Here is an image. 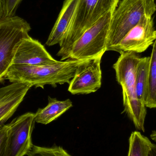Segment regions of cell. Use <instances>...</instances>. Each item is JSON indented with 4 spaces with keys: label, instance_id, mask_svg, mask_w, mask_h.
<instances>
[{
    "label": "cell",
    "instance_id": "1",
    "mask_svg": "<svg viewBox=\"0 0 156 156\" xmlns=\"http://www.w3.org/2000/svg\"><path fill=\"white\" fill-rule=\"evenodd\" d=\"M82 61L69 59L40 66L12 64L5 80L12 83H29L36 88L44 89L48 84L56 87L58 84L70 83L77 68Z\"/></svg>",
    "mask_w": 156,
    "mask_h": 156
},
{
    "label": "cell",
    "instance_id": "2",
    "mask_svg": "<svg viewBox=\"0 0 156 156\" xmlns=\"http://www.w3.org/2000/svg\"><path fill=\"white\" fill-rule=\"evenodd\" d=\"M140 58L136 53H122L113 65V68L116 80L122 90L124 112L136 129L145 132L146 106L137 98L135 82L136 70Z\"/></svg>",
    "mask_w": 156,
    "mask_h": 156
},
{
    "label": "cell",
    "instance_id": "3",
    "mask_svg": "<svg viewBox=\"0 0 156 156\" xmlns=\"http://www.w3.org/2000/svg\"><path fill=\"white\" fill-rule=\"evenodd\" d=\"M120 0H80L71 25L57 54L68 59L71 48L81 36L109 12H114Z\"/></svg>",
    "mask_w": 156,
    "mask_h": 156
},
{
    "label": "cell",
    "instance_id": "4",
    "mask_svg": "<svg viewBox=\"0 0 156 156\" xmlns=\"http://www.w3.org/2000/svg\"><path fill=\"white\" fill-rule=\"evenodd\" d=\"M155 0H121L110 23L106 51H111L144 16H153Z\"/></svg>",
    "mask_w": 156,
    "mask_h": 156
},
{
    "label": "cell",
    "instance_id": "5",
    "mask_svg": "<svg viewBox=\"0 0 156 156\" xmlns=\"http://www.w3.org/2000/svg\"><path fill=\"white\" fill-rule=\"evenodd\" d=\"M31 29L29 24L18 16L0 19V83L5 80L12 65L18 46L23 39L29 36Z\"/></svg>",
    "mask_w": 156,
    "mask_h": 156
},
{
    "label": "cell",
    "instance_id": "6",
    "mask_svg": "<svg viewBox=\"0 0 156 156\" xmlns=\"http://www.w3.org/2000/svg\"><path fill=\"white\" fill-rule=\"evenodd\" d=\"M113 12L107 13L81 36L72 46L68 59L86 60L104 55Z\"/></svg>",
    "mask_w": 156,
    "mask_h": 156
},
{
    "label": "cell",
    "instance_id": "7",
    "mask_svg": "<svg viewBox=\"0 0 156 156\" xmlns=\"http://www.w3.org/2000/svg\"><path fill=\"white\" fill-rule=\"evenodd\" d=\"M35 113L27 112L8 124L6 156H24L32 150Z\"/></svg>",
    "mask_w": 156,
    "mask_h": 156
},
{
    "label": "cell",
    "instance_id": "8",
    "mask_svg": "<svg viewBox=\"0 0 156 156\" xmlns=\"http://www.w3.org/2000/svg\"><path fill=\"white\" fill-rule=\"evenodd\" d=\"M103 55L82 61L69 83V92L73 94H88L95 92L101 88V63Z\"/></svg>",
    "mask_w": 156,
    "mask_h": 156
},
{
    "label": "cell",
    "instance_id": "9",
    "mask_svg": "<svg viewBox=\"0 0 156 156\" xmlns=\"http://www.w3.org/2000/svg\"><path fill=\"white\" fill-rule=\"evenodd\" d=\"M155 30L153 16H144L111 51L120 54L125 52L143 53L156 40Z\"/></svg>",
    "mask_w": 156,
    "mask_h": 156
},
{
    "label": "cell",
    "instance_id": "10",
    "mask_svg": "<svg viewBox=\"0 0 156 156\" xmlns=\"http://www.w3.org/2000/svg\"><path fill=\"white\" fill-rule=\"evenodd\" d=\"M38 41L29 36L23 39L15 54L12 64L45 66L57 63Z\"/></svg>",
    "mask_w": 156,
    "mask_h": 156
},
{
    "label": "cell",
    "instance_id": "11",
    "mask_svg": "<svg viewBox=\"0 0 156 156\" xmlns=\"http://www.w3.org/2000/svg\"><path fill=\"white\" fill-rule=\"evenodd\" d=\"M32 86L29 83H13L0 88V124L13 115Z\"/></svg>",
    "mask_w": 156,
    "mask_h": 156
},
{
    "label": "cell",
    "instance_id": "12",
    "mask_svg": "<svg viewBox=\"0 0 156 156\" xmlns=\"http://www.w3.org/2000/svg\"><path fill=\"white\" fill-rule=\"evenodd\" d=\"M80 0H65L61 12L48 36L46 45L60 44L66 36L73 21Z\"/></svg>",
    "mask_w": 156,
    "mask_h": 156
},
{
    "label": "cell",
    "instance_id": "13",
    "mask_svg": "<svg viewBox=\"0 0 156 156\" xmlns=\"http://www.w3.org/2000/svg\"><path fill=\"white\" fill-rule=\"evenodd\" d=\"M48 103L46 106L39 108L35 113V121L38 123L47 125L57 119L73 106L69 99L58 101L48 96Z\"/></svg>",
    "mask_w": 156,
    "mask_h": 156
},
{
    "label": "cell",
    "instance_id": "14",
    "mask_svg": "<svg viewBox=\"0 0 156 156\" xmlns=\"http://www.w3.org/2000/svg\"><path fill=\"white\" fill-rule=\"evenodd\" d=\"M150 63V56L141 58L136 70V87L137 98L144 104L148 92Z\"/></svg>",
    "mask_w": 156,
    "mask_h": 156
},
{
    "label": "cell",
    "instance_id": "15",
    "mask_svg": "<svg viewBox=\"0 0 156 156\" xmlns=\"http://www.w3.org/2000/svg\"><path fill=\"white\" fill-rule=\"evenodd\" d=\"M129 143L127 156H149L153 143L140 132H133L129 138Z\"/></svg>",
    "mask_w": 156,
    "mask_h": 156
},
{
    "label": "cell",
    "instance_id": "16",
    "mask_svg": "<svg viewBox=\"0 0 156 156\" xmlns=\"http://www.w3.org/2000/svg\"><path fill=\"white\" fill-rule=\"evenodd\" d=\"M150 57L149 84L147 98L145 105L146 107L156 108V39L153 44Z\"/></svg>",
    "mask_w": 156,
    "mask_h": 156
},
{
    "label": "cell",
    "instance_id": "17",
    "mask_svg": "<svg viewBox=\"0 0 156 156\" xmlns=\"http://www.w3.org/2000/svg\"><path fill=\"white\" fill-rule=\"evenodd\" d=\"M27 156H71L62 147H43L34 145Z\"/></svg>",
    "mask_w": 156,
    "mask_h": 156
},
{
    "label": "cell",
    "instance_id": "18",
    "mask_svg": "<svg viewBox=\"0 0 156 156\" xmlns=\"http://www.w3.org/2000/svg\"><path fill=\"white\" fill-rule=\"evenodd\" d=\"M22 0H1L2 7L3 18L15 16L19 4Z\"/></svg>",
    "mask_w": 156,
    "mask_h": 156
},
{
    "label": "cell",
    "instance_id": "19",
    "mask_svg": "<svg viewBox=\"0 0 156 156\" xmlns=\"http://www.w3.org/2000/svg\"><path fill=\"white\" fill-rule=\"evenodd\" d=\"M8 124H0V156H6Z\"/></svg>",
    "mask_w": 156,
    "mask_h": 156
},
{
    "label": "cell",
    "instance_id": "20",
    "mask_svg": "<svg viewBox=\"0 0 156 156\" xmlns=\"http://www.w3.org/2000/svg\"><path fill=\"white\" fill-rule=\"evenodd\" d=\"M149 156H156V144H152Z\"/></svg>",
    "mask_w": 156,
    "mask_h": 156
},
{
    "label": "cell",
    "instance_id": "21",
    "mask_svg": "<svg viewBox=\"0 0 156 156\" xmlns=\"http://www.w3.org/2000/svg\"><path fill=\"white\" fill-rule=\"evenodd\" d=\"M150 137L151 139L154 141L155 142H156V131H154L152 132L151 133V135H150Z\"/></svg>",
    "mask_w": 156,
    "mask_h": 156
},
{
    "label": "cell",
    "instance_id": "22",
    "mask_svg": "<svg viewBox=\"0 0 156 156\" xmlns=\"http://www.w3.org/2000/svg\"><path fill=\"white\" fill-rule=\"evenodd\" d=\"M3 12L2 7V4H1V1L0 0V19L3 18Z\"/></svg>",
    "mask_w": 156,
    "mask_h": 156
},
{
    "label": "cell",
    "instance_id": "23",
    "mask_svg": "<svg viewBox=\"0 0 156 156\" xmlns=\"http://www.w3.org/2000/svg\"><path fill=\"white\" fill-rule=\"evenodd\" d=\"M154 34H155V36L156 38V30H155Z\"/></svg>",
    "mask_w": 156,
    "mask_h": 156
}]
</instances>
